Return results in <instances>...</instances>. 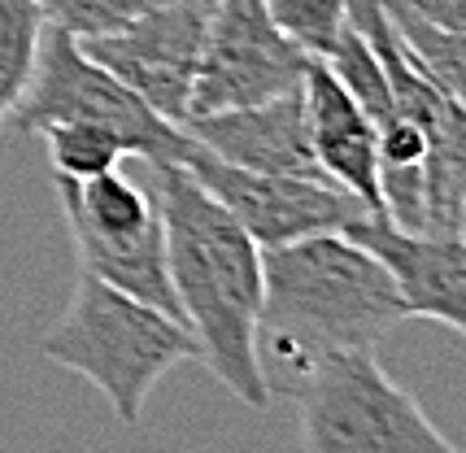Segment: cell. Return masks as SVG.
Returning a JSON list of instances; mask_svg holds the SVG:
<instances>
[{"instance_id": "obj_1", "label": "cell", "mask_w": 466, "mask_h": 453, "mask_svg": "<svg viewBox=\"0 0 466 453\" xmlns=\"http://www.w3.org/2000/svg\"><path fill=\"white\" fill-rule=\"evenodd\" d=\"M406 318L397 279L345 231L262 248L258 362L270 397H297L323 357L375 349Z\"/></svg>"}, {"instance_id": "obj_2", "label": "cell", "mask_w": 466, "mask_h": 453, "mask_svg": "<svg viewBox=\"0 0 466 453\" xmlns=\"http://www.w3.org/2000/svg\"><path fill=\"white\" fill-rule=\"evenodd\" d=\"M144 166L148 187L162 206L170 284L183 323L201 340V362L244 406L266 410L270 388L258 362L262 248L179 162Z\"/></svg>"}, {"instance_id": "obj_3", "label": "cell", "mask_w": 466, "mask_h": 453, "mask_svg": "<svg viewBox=\"0 0 466 453\" xmlns=\"http://www.w3.org/2000/svg\"><path fill=\"white\" fill-rule=\"evenodd\" d=\"M40 353L83 375L109 410L136 428L157 379L179 362H201V340L183 318L79 270L61 318L40 336Z\"/></svg>"}, {"instance_id": "obj_4", "label": "cell", "mask_w": 466, "mask_h": 453, "mask_svg": "<svg viewBox=\"0 0 466 453\" xmlns=\"http://www.w3.org/2000/svg\"><path fill=\"white\" fill-rule=\"evenodd\" d=\"M301 453H462L375 362V349L323 357L297 388Z\"/></svg>"}, {"instance_id": "obj_5", "label": "cell", "mask_w": 466, "mask_h": 453, "mask_svg": "<svg viewBox=\"0 0 466 453\" xmlns=\"http://www.w3.org/2000/svg\"><path fill=\"white\" fill-rule=\"evenodd\" d=\"M57 201L75 240L79 270L105 279L109 288L140 297L148 306L183 318L170 262H166V223L148 179H131L118 166L92 179H61Z\"/></svg>"}, {"instance_id": "obj_6", "label": "cell", "mask_w": 466, "mask_h": 453, "mask_svg": "<svg viewBox=\"0 0 466 453\" xmlns=\"http://www.w3.org/2000/svg\"><path fill=\"white\" fill-rule=\"evenodd\" d=\"M48 123L109 126L127 145V153L140 162H183L192 148V136L179 123L162 118L118 75L92 62L75 35H66L57 26H44L31 87L9 118L14 131H44Z\"/></svg>"}, {"instance_id": "obj_7", "label": "cell", "mask_w": 466, "mask_h": 453, "mask_svg": "<svg viewBox=\"0 0 466 453\" xmlns=\"http://www.w3.org/2000/svg\"><path fill=\"white\" fill-rule=\"evenodd\" d=\"M309 53L275 26L266 0H214L187 118L240 109L301 87Z\"/></svg>"}, {"instance_id": "obj_8", "label": "cell", "mask_w": 466, "mask_h": 453, "mask_svg": "<svg viewBox=\"0 0 466 453\" xmlns=\"http://www.w3.org/2000/svg\"><path fill=\"white\" fill-rule=\"evenodd\" d=\"M183 170L236 218V223L258 240V248L292 245L305 236L323 231H345L370 209L327 179H297V175H266V170H244L223 157H214L205 145L192 140Z\"/></svg>"}, {"instance_id": "obj_9", "label": "cell", "mask_w": 466, "mask_h": 453, "mask_svg": "<svg viewBox=\"0 0 466 453\" xmlns=\"http://www.w3.org/2000/svg\"><path fill=\"white\" fill-rule=\"evenodd\" d=\"M214 0H153L144 14L96 40H83L87 57L118 75L136 96L170 123H187L192 83L201 65L205 22Z\"/></svg>"}, {"instance_id": "obj_10", "label": "cell", "mask_w": 466, "mask_h": 453, "mask_svg": "<svg viewBox=\"0 0 466 453\" xmlns=\"http://www.w3.org/2000/svg\"><path fill=\"white\" fill-rule=\"evenodd\" d=\"M349 240L370 248L388 275L397 279V292L406 301L410 318H436L445 327L466 336V240L462 236H431V231H406L384 214H362L345 226Z\"/></svg>"}, {"instance_id": "obj_11", "label": "cell", "mask_w": 466, "mask_h": 453, "mask_svg": "<svg viewBox=\"0 0 466 453\" xmlns=\"http://www.w3.org/2000/svg\"><path fill=\"white\" fill-rule=\"evenodd\" d=\"M183 131L205 145L214 157H223L244 170H266V175H297V179H327L314 145H309V114H305L301 87L279 92L270 101L240 105V109H218L187 118ZM331 184V179H327Z\"/></svg>"}, {"instance_id": "obj_12", "label": "cell", "mask_w": 466, "mask_h": 453, "mask_svg": "<svg viewBox=\"0 0 466 453\" xmlns=\"http://www.w3.org/2000/svg\"><path fill=\"white\" fill-rule=\"evenodd\" d=\"M305 114H309V145L336 187L353 192L370 214H384L380 201V126L323 57H314L301 79Z\"/></svg>"}, {"instance_id": "obj_13", "label": "cell", "mask_w": 466, "mask_h": 453, "mask_svg": "<svg viewBox=\"0 0 466 453\" xmlns=\"http://www.w3.org/2000/svg\"><path fill=\"white\" fill-rule=\"evenodd\" d=\"M466 209V109L445 101L427 131L423 157V231L458 236Z\"/></svg>"}, {"instance_id": "obj_14", "label": "cell", "mask_w": 466, "mask_h": 453, "mask_svg": "<svg viewBox=\"0 0 466 453\" xmlns=\"http://www.w3.org/2000/svg\"><path fill=\"white\" fill-rule=\"evenodd\" d=\"M384 9L392 26L401 31L406 48L414 53V62L423 65L427 79L436 83L449 101H458L466 109V35L427 22L423 14L410 9L406 0H384Z\"/></svg>"}, {"instance_id": "obj_15", "label": "cell", "mask_w": 466, "mask_h": 453, "mask_svg": "<svg viewBox=\"0 0 466 453\" xmlns=\"http://www.w3.org/2000/svg\"><path fill=\"white\" fill-rule=\"evenodd\" d=\"M40 40L44 18L35 0H0V131L9 126L14 109L31 87Z\"/></svg>"}, {"instance_id": "obj_16", "label": "cell", "mask_w": 466, "mask_h": 453, "mask_svg": "<svg viewBox=\"0 0 466 453\" xmlns=\"http://www.w3.org/2000/svg\"><path fill=\"white\" fill-rule=\"evenodd\" d=\"M40 136L61 179H92V175L122 166V157H131L118 136L96 123H48Z\"/></svg>"}, {"instance_id": "obj_17", "label": "cell", "mask_w": 466, "mask_h": 453, "mask_svg": "<svg viewBox=\"0 0 466 453\" xmlns=\"http://www.w3.org/2000/svg\"><path fill=\"white\" fill-rule=\"evenodd\" d=\"M327 65H331V75L349 87V96L362 105L366 114L380 123L388 109H392V87H388V75H384V62H380V53L370 48V40H366L362 31L349 22L345 35L336 40V48L323 57Z\"/></svg>"}, {"instance_id": "obj_18", "label": "cell", "mask_w": 466, "mask_h": 453, "mask_svg": "<svg viewBox=\"0 0 466 453\" xmlns=\"http://www.w3.org/2000/svg\"><path fill=\"white\" fill-rule=\"evenodd\" d=\"M266 9L292 44H301L309 57H327L345 35L353 0H266Z\"/></svg>"}, {"instance_id": "obj_19", "label": "cell", "mask_w": 466, "mask_h": 453, "mask_svg": "<svg viewBox=\"0 0 466 453\" xmlns=\"http://www.w3.org/2000/svg\"><path fill=\"white\" fill-rule=\"evenodd\" d=\"M153 0H35L44 26H57L75 40H96V35H109L127 22L144 14Z\"/></svg>"}, {"instance_id": "obj_20", "label": "cell", "mask_w": 466, "mask_h": 453, "mask_svg": "<svg viewBox=\"0 0 466 453\" xmlns=\"http://www.w3.org/2000/svg\"><path fill=\"white\" fill-rule=\"evenodd\" d=\"M414 14H423L427 22L445 26V31H458L466 35V0H406Z\"/></svg>"}, {"instance_id": "obj_21", "label": "cell", "mask_w": 466, "mask_h": 453, "mask_svg": "<svg viewBox=\"0 0 466 453\" xmlns=\"http://www.w3.org/2000/svg\"><path fill=\"white\" fill-rule=\"evenodd\" d=\"M458 236H462V240H466V209H462V223H458Z\"/></svg>"}]
</instances>
